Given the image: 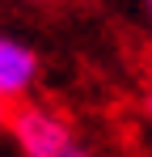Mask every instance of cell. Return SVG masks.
I'll return each instance as SVG.
<instances>
[{
    "instance_id": "1",
    "label": "cell",
    "mask_w": 152,
    "mask_h": 157,
    "mask_svg": "<svg viewBox=\"0 0 152 157\" xmlns=\"http://www.w3.org/2000/svg\"><path fill=\"white\" fill-rule=\"evenodd\" d=\"M4 132L21 157H93V149L85 144V136L72 128V119L63 110L34 102V98L9 106Z\"/></svg>"
},
{
    "instance_id": "2",
    "label": "cell",
    "mask_w": 152,
    "mask_h": 157,
    "mask_svg": "<svg viewBox=\"0 0 152 157\" xmlns=\"http://www.w3.org/2000/svg\"><path fill=\"white\" fill-rule=\"evenodd\" d=\"M38 72H42L38 51L21 38H13V34H0V106L4 110L34 94Z\"/></svg>"
},
{
    "instance_id": "3",
    "label": "cell",
    "mask_w": 152,
    "mask_h": 157,
    "mask_svg": "<svg viewBox=\"0 0 152 157\" xmlns=\"http://www.w3.org/2000/svg\"><path fill=\"white\" fill-rule=\"evenodd\" d=\"M4 115H9V110H4V106H0V132H4Z\"/></svg>"
}]
</instances>
